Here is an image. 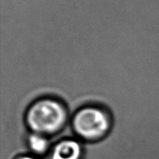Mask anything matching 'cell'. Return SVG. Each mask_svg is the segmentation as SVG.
<instances>
[{
  "instance_id": "1",
  "label": "cell",
  "mask_w": 159,
  "mask_h": 159,
  "mask_svg": "<svg viewBox=\"0 0 159 159\" xmlns=\"http://www.w3.org/2000/svg\"><path fill=\"white\" fill-rule=\"evenodd\" d=\"M68 111L65 105L54 98H43L29 107L26 116L29 128L35 134L51 135L58 133L65 125Z\"/></svg>"
},
{
  "instance_id": "2",
  "label": "cell",
  "mask_w": 159,
  "mask_h": 159,
  "mask_svg": "<svg viewBox=\"0 0 159 159\" xmlns=\"http://www.w3.org/2000/svg\"><path fill=\"white\" fill-rule=\"evenodd\" d=\"M111 119L107 111L96 106H88L76 112L73 128L80 138L95 141L104 138L110 131Z\"/></svg>"
},
{
  "instance_id": "3",
  "label": "cell",
  "mask_w": 159,
  "mask_h": 159,
  "mask_svg": "<svg viewBox=\"0 0 159 159\" xmlns=\"http://www.w3.org/2000/svg\"><path fill=\"white\" fill-rule=\"evenodd\" d=\"M81 155L82 150L78 142L65 139L53 147L48 159H80Z\"/></svg>"
},
{
  "instance_id": "4",
  "label": "cell",
  "mask_w": 159,
  "mask_h": 159,
  "mask_svg": "<svg viewBox=\"0 0 159 159\" xmlns=\"http://www.w3.org/2000/svg\"><path fill=\"white\" fill-rule=\"evenodd\" d=\"M28 143L30 145V148L38 154L45 153L49 146L48 140L46 139L45 135L35 134V133L29 137Z\"/></svg>"
},
{
  "instance_id": "5",
  "label": "cell",
  "mask_w": 159,
  "mask_h": 159,
  "mask_svg": "<svg viewBox=\"0 0 159 159\" xmlns=\"http://www.w3.org/2000/svg\"><path fill=\"white\" fill-rule=\"evenodd\" d=\"M16 159H35V158H33L31 157H18Z\"/></svg>"
}]
</instances>
